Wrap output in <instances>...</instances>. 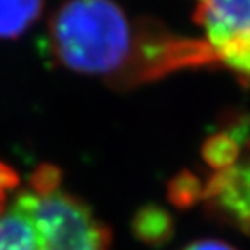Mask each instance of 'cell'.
I'll list each match as a JSON object with an SVG mask.
<instances>
[{"instance_id": "cell-1", "label": "cell", "mask_w": 250, "mask_h": 250, "mask_svg": "<svg viewBox=\"0 0 250 250\" xmlns=\"http://www.w3.org/2000/svg\"><path fill=\"white\" fill-rule=\"evenodd\" d=\"M49 40L62 66L118 89L217 66L205 40L174 33L153 18H130L115 0H66L51 18Z\"/></svg>"}, {"instance_id": "cell-2", "label": "cell", "mask_w": 250, "mask_h": 250, "mask_svg": "<svg viewBox=\"0 0 250 250\" xmlns=\"http://www.w3.org/2000/svg\"><path fill=\"white\" fill-rule=\"evenodd\" d=\"M0 250H111V231L61 188L23 189L0 214Z\"/></svg>"}, {"instance_id": "cell-3", "label": "cell", "mask_w": 250, "mask_h": 250, "mask_svg": "<svg viewBox=\"0 0 250 250\" xmlns=\"http://www.w3.org/2000/svg\"><path fill=\"white\" fill-rule=\"evenodd\" d=\"M203 200L212 215L250 234V156L214 172L203 184Z\"/></svg>"}, {"instance_id": "cell-4", "label": "cell", "mask_w": 250, "mask_h": 250, "mask_svg": "<svg viewBox=\"0 0 250 250\" xmlns=\"http://www.w3.org/2000/svg\"><path fill=\"white\" fill-rule=\"evenodd\" d=\"M249 139V125L238 124L228 130L207 137L202 146V156L214 172L226 170L240 162L243 143Z\"/></svg>"}, {"instance_id": "cell-5", "label": "cell", "mask_w": 250, "mask_h": 250, "mask_svg": "<svg viewBox=\"0 0 250 250\" xmlns=\"http://www.w3.org/2000/svg\"><path fill=\"white\" fill-rule=\"evenodd\" d=\"M132 233L149 247H162L174 236V219L167 208L148 203L137 208L132 217Z\"/></svg>"}, {"instance_id": "cell-6", "label": "cell", "mask_w": 250, "mask_h": 250, "mask_svg": "<svg viewBox=\"0 0 250 250\" xmlns=\"http://www.w3.org/2000/svg\"><path fill=\"white\" fill-rule=\"evenodd\" d=\"M43 0H0V39H16L39 20Z\"/></svg>"}, {"instance_id": "cell-7", "label": "cell", "mask_w": 250, "mask_h": 250, "mask_svg": "<svg viewBox=\"0 0 250 250\" xmlns=\"http://www.w3.org/2000/svg\"><path fill=\"white\" fill-rule=\"evenodd\" d=\"M167 198L177 208H191L203 200V183L189 170H181L167 184Z\"/></svg>"}, {"instance_id": "cell-8", "label": "cell", "mask_w": 250, "mask_h": 250, "mask_svg": "<svg viewBox=\"0 0 250 250\" xmlns=\"http://www.w3.org/2000/svg\"><path fill=\"white\" fill-rule=\"evenodd\" d=\"M61 184V170L54 165H40L30 177V188L37 191H52Z\"/></svg>"}, {"instance_id": "cell-9", "label": "cell", "mask_w": 250, "mask_h": 250, "mask_svg": "<svg viewBox=\"0 0 250 250\" xmlns=\"http://www.w3.org/2000/svg\"><path fill=\"white\" fill-rule=\"evenodd\" d=\"M20 184V177L11 165L0 162V214L5 210L9 203V193L14 191Z\"/></svg>"}, {"instance_id": "cell-10", "label": "cell", "mask_w": 250, "mask_h": 250, "mask_svg": "<svg viewBox=\"0 0 250 250\" xmlns=\"http://www.w3.org/2000/svg\"><path fill=\"white\" fill-rule=\"evenodd\" d=\"M181 250H238L236 247L229 245L228 242L223 240H214V238H203V240H196L184 245Z\"/></svg>"}]
</instances>
